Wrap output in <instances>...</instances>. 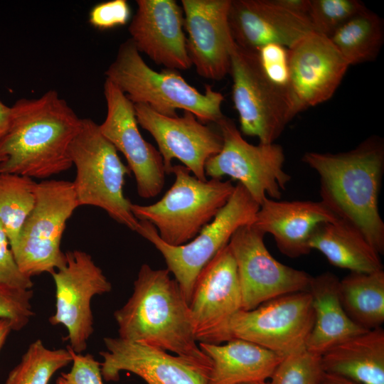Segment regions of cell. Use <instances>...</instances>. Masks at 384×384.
I'll return each instance as SVG.
<instances>
[{"label":"cell","instance_id":"1","mask_svg":"<svg viewBox=\"0 0 384 384\" xmlns=\"http://www.w3.org/2000/svg\"><path fill=\"white\" fill-rule=\"evenodd\" d=\"M114 317L118 337L174 353L207 379L211 361L199 347L189 304L167 269L142 265L132 296Z\"/></svg>","mask_w":384,"mask_h":384},{"label":"cell","instance_id":"2","mask_svg":"<svg viewBox=\"0 0 384 384\" xmlns=\"http://www.w3.org/2000/svg\"><path fill=\"white\" fill-rule=\"evenodd\" d=\"M302 161L319 176L320 201L383 255L384 223L378 210L384 172L381 137L370 136L348 151H306Z\"/></svg>","mask_w":384,"mask_h":384},{"label":"cell","instance_id":"3","mask_svg":"<svg viewBox=\"0 0 384 384\" xmlns=\"http://www.w3.org/2000/svg\"><path fill=\"white\" fill-rule=\"evenodd\" d=\"M11 127L0 143V172L46 179L73 166L70 149L81 119L53 90L12 106Z\"/></svg>","mask_w":384,"mask_h":384},{"label":"cell","instance_id":"4","mask_svg":"<svg viewBox=\"0 0 384 384\" xmlns=\"http://www.w3.org/2000/svg\"><path fill=\"white\" fill-rule=\"evenodd\" d=\"M105 75L133 104L146 105L160 114L174 117L178 116L176 110H182L193 114L202 123L215 124L225 116L220 92L210 85H206L204 93L200 92L178 70L151 69L130 38L119 46Z\"/></svg>","mask_w":384,"mask_h":384},{"label":"cell","instance_id":"5","mask_svg":"<svg viewBox=\"0 0 384 384\" xmlns=\"http://www.w3.org/2000/svg\"><path fill=\"white\" fill-rule=\"evenodd\" d=\"M175 181L164 196L151 205L131 203L138 220H146L159 238L174 246L186 244L216 216L231 196L235 186L221 178L198 179L183 165L172 166Z\"/></svg>","mask_w":384,"mask_h":384},{"label":"cell","instance_id":"6","mask_svg":"<svg viewBox=\"0 0 384 384\" xmlns=\"http://www.w3.org/2000/svg\"><path fill=\"white\" fill-rule=\"evenodd\" d=\"M70 153L76 169L73 185L78 206L100 208L117 223L137 232L139 220L124 194L125 177L131 171L102 134L99 124L90 119H82Z\"/></svg>","mask_w":384,"mask_h":384},{"label":"cell","instance_id":"7","mask_svg":"<svg viewBox=\"0 0 384 384\" xmlns=\"http://www.w3.org/2000/svg\"><path fill=\"white\" fill-rule=\"evenodd\" d=\"M260 205L239 183L226 204L213 220L188 242L174 246L164 242L154 226L139 220L138 234L149 240L161 254L167 270L178 284L188 304L197 277L217 252L228 244L240 227L251 225Z\"/></svg>","mask_w":384,"mask_h":384},{"label":"cell","instance_id":"8","mask_svg":"<svg viewBox=\"0 0 384 384\" xmlns=\"http://www.w3.org/2000/svg\"><path fill=\"white\" fill-rule=\"evenodd\" d=\"M78 207L73 182L52 179L37 183L35 204L11 248L23 274L32 278L64 265L61 240L68 219Z\"/></svg>","mask_w":384,"mask_h":384},{"label":"cell","instance_id":"9","mask_svg":"<svg viewBox=\"0 0 384 384\" xmlns=\"http://www.w3.org/2000/svg\"><path fill=\"white\" fill-rule=\"evenodd\" d=\"M314 313L308 291L282 295L251 310H240L229 320L214 344L239 338L288 356L305 349Z\"/></svg>","mask_w":384,"mask_h":384},{"label":"cell","instance_id":"10","mask_svg":"<svg viewBox=\"0 0 384 384\" xmlns=\"http://www.w3.org/2000/svg\"><path fill=\"white\" fill-rule=\"evenodd\" d=\"M223 137L220 151L206 164V176L237 180L260 206L269 198L279 200L291 181L283 169L285 156L275 143L254 145L245 141L235 124L224 116L217 124Z\"/></svg>","mask_w":384,"mask_h":384},{"label":"cell","instance_id":"11","mask_svg":"<svg viewBox=\"0 0 384 384\" xmlns=\"http://www.w3.org/2000/svg\"><path fill=\"white\" fill-rule=\"evenodd\" d=\"M230 74L240 131L247 136L257 137L261 144L274 143L294 117L287 90L267 79L256 52L236 43L232 52Z\"/></svg>","mask_w":384,"mask_h":384},{"label":"cell","instance_id":"12","mask_svg":"<svg viewBox=\"0 0 384 384\" xmlns=\"http://www.w3.org/2000/svg\"><path fill=\"white\" fill-rule=\"evenodd\" d=\"M52 275L55 287V311L48 321L68 331L70 348L81 353L94 332L91 300L112 290V284L91 255L79 250L65 252L63 266Z\"/></svg>","mask_w":384,"mask_h":384},{"label":"cell","instance_id":"13","mask_svg":"<svg viewBox=\"0 0 384 384\" xmlns=\"http://www.w3.org/2000/svg\"><path fill=\"white\" fill-rule=\"evenodd\" d=\"M265 234L252 224L238 228L228 245L235 260L242 309L251 310L275 297L308 291L312 277L284 265L268 251Z\"/></svg>","mask_w":384,"mask_h":384},{"label":"cell","instance_id":"14","mask_svg":"<svg viewBox=\"0 0 384 384\" xmlns=\"http://www.w3.org/2000/svg\"><path fill=\"white\" fill-rule=\"evenodd\" d=\"M104 95L107 115L99 124L102 134L125 157L139 196L146 199L156 196L164 186L166 175L161 155L142 136L134 104L107 79Z\"/></svg>","mask_w":384,"mask_h":384},{"label":"cell","instance_id":"15","mask_svg":"<svg viewBox=\"0 0 384 384\" xmlns=\"http://www.w3.org/2000/svg\"><path fill=\"white\" fill-rule=\"evenodd\" d=\"M138 124L154 139L161 155L166 174H171V161H180L198 179L206 181V162L218 154L223 137L200 122L190 112L181 117H170L159 114L148 105L134 104Z\"/></svg>","mask_w":384,"mask_h":384},{"label":"cell","instance_id":"16","mask_svg":"<svg viewBox=\"0 0 384 384\" xmlns=\"http://www.w3.org/2000/svg\"><path fill=\"white\" fill-rule=\"evenodd\" d=\"M287 94L293 116L329 100L349 65L330 39L312 32L288 48Z\"/></svg>","mask_w":384,"mask_h":384},{"label":"cell","instance_id":"17","mask_svg":"<svg viewBox=\"0 0 384 384\" xmlns=\"http://www.w3.org/2000/svg\"><path fill=\"white\" fill-rule=\"evenodd\" d=\"M189 308L198 342L210 343H215L229 320L242 309L237 265L228 244L199 273Z\"/></svg>","mask_w":384,"mask_h":384},{"label":"cell","instance_id":"18","mask_svg":"<svg viewBox=\"0 0 384 384\" xmlns=\"http://www.w3.org/2000/svg\"><path fill=\"white\" fill-rule=\"evenodd\" d=\"M231 0H181L186 48L202 78L220 80L230 73L235 43L229 23Z\"/></svg>","mask_w":384,"mask_h":384},{"label":"cell","instance_id":"19","mask_svg":"<svg viewBox=\"0 0 384 384\" xmlns=\"http://www.w3.org/2000/svg\"><path fill=\"white\" fill-rule=\"evenodd\" d=\"M129 26L131 41L139 53L165 68L184 70L192 64L186 48L184 15L174 0H137Z\"/></svg>","mask_w":384,"mask_h":384},{"label":"cell","instance_id":"20","mask_svg":"<svg viewBox=\"0 0 384 384\" xmlns=\"http://www.w3.org/2000/svg\"><path fill=\"white\" fill-rule=\"evenodd\" d=\"M228 23L235 43L254 52L270 43L290 48L315 32L307 16L286 10L273 0H231Z\"/></svg>","mask_w":384,"mask_h":384},{"label":"cell","instance_id":"21","mask_svg":"<svg viewBox=\"0 0 384 384\" xmlns=\"http://www.w3.org/2000/svg\"><path fill=\"white\" fill-rule=\"evenodd\" d=\"M105 351L99 354L102 378L118 381L122 371L132 373L146 384H207L206 378L182 358L162 349L122 339L105 337Z\"/></svg>","mask_w":384,"mask_h":384},{"label":"cell","instance_id":"22","mask_svg":"<svg viewBox=\"0 0 384 384\" xmlns=\"http://www.w3.org/2000/svg\"><path fill=\"white\" fill-rule=\"evenodd\" d=\"M337 220L321 201L266 198L252 225L265 234L272 235L283 255L295 258L310 252L309 240L319 224Z\"/></svg>","mask_w":384,"mask_h":384},{"label":"cell","instance_id":"23","mask_svg":"<svg viewBox=\"0 0 384 384\" xmlns=\"http://www.w3.org/2000/svg\"><path fill=\"white\" fill-rule=\"evenodd\" d=\"M210 358L207 384H240L267 381L286 357L255 343L235 338L225 344L198 342Z\"/></svg>","mask_w":384,"mask_h":384},{"label":"cell","instance_id":"24","mask_svg":"<svg viewBox=\"0 0 384 384\" xmlns=\"http://www.w3.org/2000/svg\"><path fill=\"white\" fill-rule=\"evenodd\" d=\"M339 279L326 272L312 277L308 292L314 313L313 328L305 348L321 356L334 346L368 330L353 321L339 297Z\"/></svg>","mask_w":384,"mask_h":384},{"label":"cell","instance_id":"25","mask_svg":"<svg viewBox=\"0 0 384 384\" xmlns=\"http://www.w3.org/2000/svg\"><path fill=\"white\" fill-rule=\"evenodd\" d=\"M322 370L358 384H384V331L368 330L321 355Z\"/></svg>","mask_w":384,"mask_h":384},{"label":"cell","instance_id":"26","mask_svg":"<svg viewBox=\"0 0 384 384\" xmlns=\"http://www.w3.org/2000/svg\"><path fill=\"white\" fill-rule=\"evenodd\" d=\"M309 247L321 252L332 265L351 272L370 273L383 267L380 255L356 228L341 219L319 224Z\"/></svg>","mask_w":384,"mask_h":384},{"label":"cell","instance_id":"27","mask_svg":"<svg viewBox=\"0 0 384 384\" xmlns=\"http://www.w3.org/2000/svg\"><path fill=\"white\" fill-rule=\"evenodd\" d=\"M339 297L348 317L366 330L384 322V272H350L339 281Z\"/></svg>","mask_w":384,"mask_h":384},{"label":"cell","instance_id":"28","mask_svg":"<svg viewBox=\"0 0 384 384\" xmlns=\"http://www.w3.org/2000/svg\"><path fill=\"white\" fill-rule=\"evenodd\" d=\"M329 38L349 66L369 62L376 58L383 43V21L375 13L366 9Z\"/></svg>","mask_w":384,"mask_h":384},{"label":"cell","instance_id":"29","mask_svg":"<svg viewBox=\"0 0 384 384\" xmlns=\"http://www.w3.org/2000/svg\"><path fill=\"white\" fill-rule=\"evenodd\" d=\"M37 183L33 178L0 172V223L8 235L11 247L36 201Z\"/></svg>","mask_w":384,"mask_h":384},{"label":"cell","instance_id":"30","mask_svg":"<svg viewBox=\"0 0 384 384\" xmlns=\"http://www.w3.org/2000/svg\"><path fill=\"white\" fill-rule=\"evenodd\" d=\"M72 361L69 346L66 348L50 349L41 340L36 339L9 372L4 384H48L54 373Z\"/></svg>","mask_w":384,"mask_h":384},{"label":"cell","instance_id":"31","mask_svg":"<svg viewBox=\"0 0 384 384\" xmlns=\"http://www.w3.org/2000/svg\"><path fill=\"white\" fill-rule=\"evenodd\" d=\"M366 9L365 4L358 0H310L307 16L315 32L329 38Z\"/></svg>","mask_w":384,"mask_h":384},{"label":"cell","instance_id":"32","mask_svg":"<svg viewBox=\"0 0 384 384\" xmlns=\"http://www.w3.org/2000/svg\"><path fill=\"white\" fill-rule=\"evenodd\" d=\"M322 373L321 356L305 348L287 356L267 382L268 384H318Z\"/></svg>","mask_w":384,"mask_h":384},{"label":"cell","instance_id":"33","mask_svg":"<svg viewBox=\"0 0 384 384\" xmlns=\"http://www.w3.org/2000/svg\"><path fill=\"white\" fill-rule=\"evenodd\" d=\"M32 289H23L0 283V319L8 320L12 330L18 331L34 315Z\"/></svg>","mask_w":384,"mask_h":384},{"label":"cell","instance_id":"34","mask_svg":"<svg viewBox=\"0 0 384 384\" xmlns=\"http://www.w3.org/2000/svg\"><path fill=\"white\" fill-rule=\"evenodd\" d=\"M256 53L267 79L274 85L287 90L289 78L288 48L279 44L270 43L259 48Z\"/></svg>","mask_w":384,"mask_h":384},{"label":"cell","instance_id":"35","mask_svg":"<svg viewBox=\"0 0 384 384\" xmlns=\"http://www.w3.org/2000/svg\"><path fill=\"white\" fill-rule=\"evenodd\" d=\"M131 9L126 0H110L94 6L89 13V23L100 30L124 26L130 18Z\"/></svg>","mask_w":384,"mask_h":384},{"label":"cell","instance_id":"36","mask_svg":"<svg viewBox=\"0 0 384 384\" xmlns=\"http://www.w3.org/2000/svg\"><path fill=\"white\" fill-rule=\"evenodd\" d=\"M72 367L61 373L56 384H103L100 363L91 354L75 353L72 349Z\"/></svg>","mask_w":384,"mask_h":384},{"label":"cell","instance_id":"37","mask_svg":"<svg viewBox=\"0 0 384 384\" xmlns=\"http://www.w3.org/2000/svg\"><path fill=\"white\" fill-rule=\"evenodd\" d=\"M0 283L11 287L32 289L31 277L23 274L14 258L7 233L0 223Z\"/></svg>","mask_w":384,"mask_h":384},{"label":"cell","instance_id":"38","mask_svg":"<svg viewBox=\"0 0 384 384\" xmlns=\"http://www.w3.org/2000/svg\"><path fill=\"white\" fill-rule=\"evenodd\" d=\"M275 4L291 12L307 16L310 0H273ZM308 17V16H307Z\"/></svg>","mask_w":384,"mask_h":384},{"label":"cell","instance_id":"39","mask_svg":"<svg viewBox=\"0 0 384 384\" xmlns=\"http://www.w3.org/2000/svg\"><path fill=\"white\" fill-rule=\"evenodd\" d=\"M12 122V108L0 100V143L7 134Z\"/></svg>","mask_w":384,"mask_h":384},{"label":"cell","instance_id":"40","mask_svg":"<svg viewBox=\"0 0 384 384\" xmlns=\"http://www.w3.org/2000/svg\"><path fill=\"white\" fill-rule=\"evenodd\" d=\"M318 384H358L343 377L323 371Z\"/></svg>","mask_w":384,"mask_h":384},{"label":"cell","instance_id":"41","mask_svg":"<svg viewBox=\"0 0 384 384\" xmlns=\"http://www.w3.org/2000/svg\"><path fill=\"white\" fill-rule=\"evenodd\" d=\"M12 331L11 323L8 320L0 319V351Z\"/></svg>","mask_w":384,"mask_h":384},{"label":"cell","instance_id":"42","mask_svg":"<svg viewBox=\"0 0 384 384\" xmlns=\"http://www.w3.org/2000/svg\"><path fill=\"white\" fill-rule=\"evenodd\" d=\"M240 384H268L267 381H257V382H250V383H244Z\"/></svg>","mask_w":384,"mask_h":384},{"label":"cell","instance_id":"43","mask_svg":"<svg viewBox=\"0 0 384 384\" xmlns=\"http://www.w3.org/2000/svg\"><path fill=\"white\" fill-rule=\"evenodd\" d=\"M4 161V158L3 156L0 154V163Z\"/></svg>","mask_w":384,"mask_h":384}]
</instances>
